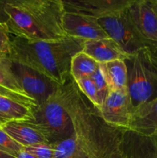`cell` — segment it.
Here are the masks:
<instances>
[{
    "label": "cell",
    "mask_w": 157,
    "mask_h": 158,
    "mask_svg": "<svg viewBox=\"0 0 157 158\" xmlns=\"http://www.w3.org/2000/svg\"><path fill=\"white\" fill-rule=\"evenodd\" d=\"M12 70L23 90L38 105L44 103L62 87L47 77L25 65L12 62Z\"/></svg>",
    "instance_id": "cell-8"
},
{
    "label": "cell",
    "mask_w": 157,
    "mask_h": 158,
    "mask_svg": "<svg viewBox=\"0 0 157 158\" xmlns=\"http://www.w3.org/2000/svg\"><path fill=\"white\" fill-rule=\"evenodd\" d=\"M90 78L92 79L95 87H96L97 92H98L99 100L100 106H101L104 100H106L108 94H109V89L100 66L91 76Z\"/></svg>",
    "instance_id": "cell-23"
},
{
    "label": "cell",
    "mask_w": 157,
    "mask_h": 158,
    "mask_svg": "<svg viewBox=\"0 0 157 158\" xmlns=\"http://www.w3.org/2000/svg\"><path fill=\"white\" fill-rule=\"evenodd\" d=\"M119 146L124 158H157V136L119 129Z\"/></svg>",
    "instance_id": "cell-11"
},
{
    "label": "cell",
    "mask_w": 157,
    "mask_h": 158,
    "mask_svg": "<svg viewBox=\"0 0 157 158\" xmlns=\"http://www.w3.org/2000/svg\"><path fill=\"white\" fill-rule=\"evenodd\" d=\"M1 127L24 148L37 143H48L44 136L27 121L9 120L2 123Z\"/></svg>",
    "instance_id": "cell-15"
},
{
    "label": "cell",
    "mask_w": 157,
    "mask_h": 158,
    "mask_svg": "<svg viewBox=\"0 0 157 158\" xmlns=\"http://www.w3.org/2000/svg\"><path fill=\"white\" fill-rule=\"evenodd\" d=\"M5 4H6V1H2L0 0V23H6L7 17H6V14L5 12Z\"/></svg>",
    "instance_id": "cell-28"
},
{
    "label": "cell",
    "mask_w": 157,
    "mask_h": 158,
    "mask_svg": "<svg viewBox=\"0 0 157 158\" xmlns=\"http://www.w3.org/2000/svg\"><path fill=\"white\" fill-rule=\"evenodd\" d=\"M27 122L44 136L49 144L73 135L75 132V126L66 107L63 86L34 109L32 119Z\"/></svg>",
    "instance_id": "cell-4"
},
{
    "label": "cell",
    "mask_w": 157,
    "mask_h": 158,
    "mask_svg": "<svg viewBox=\"0 0 157 158\" xmlns=\"http://www.w3.org/2000/svg\"><path fill=\"white\" fill-rule=\"evenodd\" d=\"M6 26L9 33L31 41L66 37L62 27V0H6Z\"/></svg>",
    "instance_id": "cell-2"
},
{
    "label": "cell",
    "mask_w": 157,
    "mask_h": 158,
    "mask_svg": "<svg viewBox=\"0 0 157 158\" xmlns=\"http://www.w3.org/2000/svg\"><path fill=\"white\" fill-rule=\"evenodd\" d=\"M109 91L128 89V71L125 60H113L100 63Z\"/></svg>",
    "instance_id": "cell-16"
},
{
    "label": "cell",
    "mask_w": 157,
    "mask_h": 158,
    "mask_svg": "<svg viewBox=\"0 0 157 158\" xmlns=\"http://www.w3.org/2000/svg\"><path fill=\"white\" fill-rule=\"evenodd\" d=\"M52 146L53 158H71L79 150L80 143L78 136L75 132L70 137L52 143Z\"/></svg>",
    "instance_id": "cell-20"
},
{
    "label": "cell",
    "mask_w": 157,
    "mask_h": 158,
    "mask_svg": "<svg viewBox=\"0 0 157 158\" xmlns=\"http://www.w3.org/2000/svg\"><path fill=\"white\" fill-rule=\"evenodd\" d=\"M15 158H35V157H33V156H32L31 154H28V153L26 152L24 150H22V151L21 152H20Z\"/></svg>",
    "instance_id": "cell-30"
},
{
    "label": "cell",
    "mask_w": 157,
    "mask_h": 158,
    "mask_svg": "<svg viewBox=\"0 0 157 158\" xmlns=\"http://www.w3.org/2000/svg\"><path fill=\"white\" fill-rule=\"evenodd\" d=\"M23 148L24 147L12 138L0 126V151L15 157L22 151Z\"/></svg>",
    "instance_id": "cell-22"
},
{
    "label": "cell",
    "mask_w": 157,
    "mask_h": 158,
    "mask_svg": "<svg viewBox=\"0 0 157 158\" xmlns=\"http://www.w3.org/2000/svg\"><path fill=\"white\" fill-rule=\"evenodd\" d=\"M128 14L149 49L157 45V10L154 0H130Z\"/></svg>",
    "instance_id": "cell-7"
},
{
    "label": "cell",
    "mask_w": 157,
    "mask_h": 158,
    "mask_svg": "<svg viewBox=\"0 0 157 158\" xmlns=\"http://www.w3.org/2000/svg\"><path fill=\"white\" fill-rule=\"evenodd\" d=\"M66 12L101 19L126 9L130 0H62Z\"/></svg>",
    "instance_id": "cell-12"
},
{
    "label": "cell",
    "mask_w": 157,
    "mask_h": 158,
    "mask_svg": "<svg viewBox=\"0 0 157 158\" xmlns=\"http://www.w3.org/2000/svg\"><path fill=\"white\" fill-rule=\"evenodd\" d=\"M75 83L78 89L87 97L90 103H92L94 108L96 110H99L100 108V103L99 100L98 92L92 79L90 77H84L75 81Z\"/></svg>",
    "instance_id": "cell-21"
},
{
    "label": "cell",
    "mask_w": 157,
    "mask_h": 158,
    "mask_svg": "<svg viewBox=\"0 0 157 158\" xmlns=\"http://www.w3.org/2000/svg\"><path fill=\"white\" fill-rule=\"evenodd\" d=\"M99 67V63L83 51L75 54L71 61L70 76L74 81L84 77H90Z\"/></svg>",
    "instance_id": "cell-19"
},
{
    "label": "cell",
    "mask_w": 157,
    "mask_h": 158,
    "mask_svg": "<svg viewBox=\"0 0 157 158\" xmlns=\"http://www.w3.org/2000/svg\"><path fill=\"white\" fill-rule=\"evenodd\" d=\"M126 8L99 19L98 21L109 38L115 40L128 55L132 56L147 46L131 21Z\"/></svg>",
    "instance_id": "cell-6"
},
{
    "label": "cell",
    "mask_w": 157,
    "mask_h": 158,
    "mask_svg": "<svg viewBox=\"0 0 157 158\" xmlns=\"http://www.w3.org/2000/svg\"><path fill=\"white\" fill-rule=\"evenodd\" d=\"M0 86L21 96L30 102L35 108L38 106L37 102L28 95L18 83L12 70V61L9 56H0Z\"/></svg>",
    "instance_id": "cell-17"
},
{
    "label": "cell",
    "mask_w": 157,
    "mask_h": 158,
    "mask_svg": "<svg viewBox=\"0 0 157 158\" xmlns=\"http://www.w3.org/2000/svg\"><path fill=\"white\" fill-rule=\"evenodd\" d=\"M26 152L35 158H53V149L52 144L41 143L23 148Z\"/></svg>",
    "instance_id": "cell-24"
},
{
    "label": "cell",
    "mask_w": 157,
    "mask_h": 158,
    "mask_svg": "<svg viewBox=\"0 0 157 158\" xmlns=\"http://www.w3.org/2000/svg\"><path fill=\"white\" fill-rule=\"evenodd\" d=\"M32 110L26 105L0 95V114L8 121H29L32 119Z\"/></svg>",
    "instance_id": "cell-18"
},
{
    "label": "cell",
    "mask_w": 157,
    "mask_h": 158,
    "mask_svg": "<svg viewBox=\"0 0 157 158\" xmlns=\"http://www.w3.org/2000/svg\"><path fill=\"white\" fill-rule=\"evenodd\" d=\"M0 95L4 96V97H9V98L12 99V100H15V101L18 102V103H22V104L24 105H26V106L32 108V110L35 109V108L33 106V105H32L30 102L28 101L27 100H26L25 98L22 97L21 96L18 95V94H15V93L12 92V91L9 90V89H6V88L2 87V86H0Z\"/></svg>",
    "instance_id": "cell-26"
},
{
    "label": "cell",
    "mask_w": 157,
    "mask_h": 158,
    "mask_svg": "<svg viewBox=\"0 0 157 158\" xmlns=\"http://www.w3.org/2000/svg\"><path fill=\"white\" fill-rule=\"evenodd\" d=\"M0 120H1V121H2L3 123H6V121H8V120H6V119H5L4 117H3V116L1 115V114H0Z\"/></svg>",
    "instance_id": "cell-32"
},
{
    "label": "cell",
    "mask_w": 157,
    "mask_h": 158,
    "mask_svg": "<svg viewBox=\"0 0 157 158\" xmlns=\"http://www.w3.org/2000/svg\"><path fill=\"white\" fill-rule=\"evenodd\" d=\"M0 158H15V157H12V156L9 155V154H6V153L0 151Z\"/></svg>",
    "instance_id": "cell-31"
},
{
    "label": "cell",
    "mask_w": 157,
    "mask_h": 158,
    "mask_svg": "<svg viewBox=\"0 0 157 158\" xmlns=\"http://www.w3.org/2000/svg\"><path fill=\"white\" fill-rule=\"evenodd\" d=\"M2 123H3L2 121H1V120H0V126H1V125L2 124Z\"/></svg>",
    "instance_id": "cell-34"
},
{
    "label": "cell",
    "mask_w": 157,
    "mask_h": 158,
    "mask_svg": "<svg viewBox=\"0 0 157 158\" xmlns=\"http://www.w3.org/2000/svg\"><path fill=\"white\" fill-rule=\"evenodd\" d=\"M83 51L99 64L113 60H126L130 57L115 40L109 37L86 40Z\"/></svg>",
    "instance_id": "cell-14"
},
{
    "label": "cell",
    "mask_w": 157,
    "mask_h": 158,
    "mask_svg": "<svg viewBox=\"0 0 157 158\" xmlns=\"http://www.w3.org/2000/svg\"><path fill=\"white\" fill-rule=\"evenodd\" d=\"M127 130L146 136H157V97L132 109Z\"/></svg>",
    "instance_id": "cell-13"
},
{
    "label": "cell",
    "mask_w": 157,
    "mask_h": 158,
    "mask_svg": "<svg viewBox=\"0 0 157 158\" xmlns=\"http://www.w3.org/2000/svg\"><path fill=\"white\" fill-rule=\"evenodd\" d=\"M76 133V132H75ZM78 136V135H77ZM79 140V138H78ZM79 143H80V148L73 156H72L71 158H91L90 154H89V151H87L86 148H85L84 145L83 144V143L81 142V140H79Z\"/></svg>",
    "instance_id": "cell-27"
},
{
    "label": "cell",
    "mask_w": 157,
    "mask_h": 158,
    "mask_svg": "<svg viewBox=\"0 0 157 158\" xmlns=\"http://www.w3.org/2000/svg\"><path fill=\"white\" fill-rule=\"evenodd\" d=\"M64 95L75 132L91 158H124L119 130L100 121L96 114L86 106L77 86H68Z\"/></svg>",
    "instance_id": "cell-3"
},
{
    "label": "cell",
    "mask_w": 157,
    "mask_h": 158,
    "mask_svg": "<svg viewBox=\"0 0 157 158\" xmlns=\"http://www.w3.org/2000/svg\"><path fill=\"white\" fill-rule=\"evenodd\" d=\"M11 34L6 23H0V56H9Z\"/></svg>",
    "instance_id": "cell-25"
},
{
    "label": "cell",
    "mask_w": 157,
    "mask_h": 158,
    "mask_svg": "<svg viewBox=\"0 0 157 158\" xmlns=\"http://www.w3.org/2000/svg\"><path fill=\"white\" fill-rule=\"evenodd\" d=\"M85 41L69 36L56 40L31 41L11 35L9 58L63 86L71 77V61L75 54L83 50Z\"/></svg>",
    "instance_id": "cell-1"
},
{
    "label": "cell",
    "mask_w": 157,
    "mask_h": 158,
    "mask_svg": "<svg viewBox=\"0 0 157 158\" xmlns=\"http://www.w3.org/2000/svg\"><path fill=\"white\" fill-rule=\"evenodd\" d=\"M132 108L128 89L110 90L98 112L102 120L109 126L127 129Z\"/></svg>",
    "instance_id": "cell-9"
},
{
    "label": "cell",
    "mask_w": 157,
    "mask_h": 158,
    "mask_svg": "<svg viewBox=\"0 0 157 158\" xmlns=\"http://www.w3.org/2000/svg\"><path fill=\"white\" fill-rule=\"evenodd\" d=\"M149 50H150V56L151 59L152 60V63L157 67V45L155 47L152 48V49H149Z\"/></svg>",
    "instance_id": "cell-29"
},
{
    "label": "cell",
    "mask_w": 157,
    "mask_h": 158,
    "mask_svg": "<svg viewBox=\"0 0 157 158\" xmlns=\"http://www.w3.org/2000/svg\"><path fill=\"white\" fill-rule=\"evenodd\" d=\"M125 62L127 66V88L132 107L156 98L157 67L152 63L149 48L140 49Z\"/></svg>",
    "instance_id": "cell-5"
},
{
    "label": "cell",
    "mask_w": 157,
    "mask_h": 158,
    "mask_svg": "<svg viewBox=\"0 0 157 158\" xmlns=\"http://www.w3.org/2000/svg\"><path fill=\"white\" fill-rule=\"evenodd\" d=\"M154 3H155V8H156V10H157V0H154Z\"/></svg>",
    "instance_id": "cell-33"
},
{
    "label": "cell",
    "mask_w": 157,
    "mask_h": 158,
    "mask_svg": "<svg viewBox=\"0 0 157 158\" xmlns=\"http://www.w3.org/2000/svg\"><path fill=\"white\" fill-rule=\"evenodd\" d=\"M62 27L66 36L84 40L109 38L98 19L77 12H65Z\"/></svg>",
    "instance_id": "cell-10"
}]
</instances>
